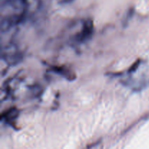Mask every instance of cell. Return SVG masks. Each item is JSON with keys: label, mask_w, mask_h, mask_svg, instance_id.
<instances>
[{"label": "cell", "mask_w": 149, "mask_h": 149, "mask_svg": "<svg viewBox=\"0 0 149 149\" xmlns=\"http://www.w3.org/2000/svg\"><path fill=\"white\" fill-rule=\"evenodd\" d=\"M1 58L7 65H15L21 62L23 55L15 44L10 42L1 47Z\"/></svg>", "instance_id": "cell-1"}, {"label": "cell", "mask_w": 149, "mask_h": 149, "mask_svg": "<svg viewBox=\"0 0 149 149\" xmlns=\"http://www.w3.org/2000/svg\"><path fill=\"white\" fill-rule=\"evenodd\" d=\"M93 23L92 20L88 19L83 23L82 29L81 31L79 32L74 37V43L75 44H83L87 42L91 39L93 34Z\"/></svg>", "instance_id": "cell-2"}, {"label": "cell", "mask_w": 149, "mask_h": 149, "mask_svg": "<svg viewBox=\"0 0 149 149\" xmlns=\"http://www.w3.org/2000/svg\"><path fill=\"white\" fill-rule=\"evenodd\" d=\"M19 113H20V111H19L17 108H10V109H9L8 110H7L2 113L1 119L4 120L7 125L14 126V123L16 119H17V117H18Z\"/></svg>", "instance_id": "cell-3"}, {"label": "cell", "mask_w": 149, "mask_h": 149, "mask_svg": "<svg viewBox=\"0 0 149 149\" xmlns=\"http://www.w3.org/2000/svg\"><path fill=\"white\" fill-rule=\"evenodd\" d=\"M51 71L55 74H60L68 81H73L76 79V74L70 68L65 66H52Z\"/></svg>", "instance_id": "cell-4"}]
</instances>
